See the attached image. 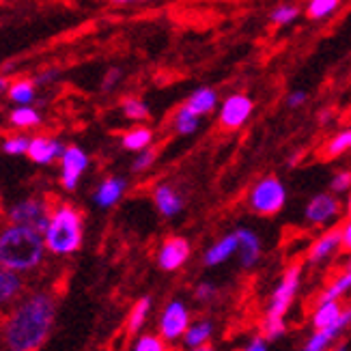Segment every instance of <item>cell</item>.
<instances>
[{"instance_id": "836d02e7", "label": "cell", "mask_w": 351, "mask_h": 351, "mask_svg": "<svg viewBox=\"0 0 351 351\" xmlns=\"http://www.w3.org/2000/svg\"><path fill=\"white\" fill-rule=\"evenodd\" d=\"M156 158H158V151L154 147H147V149L138 151V158L134 160L132 171L134 173H143V171L151 169V166H154V162H156Z\"/></svg>"}, {"instance_id": "d6a6232c", "label": "cell", "mask_w": 351, "mask_h": 351, "mask_svg": "<svg viewBox=\"0 0 351 351\" xmlns=\"http://www.w3.org/2000/svg\"><path fill=\"white\" fill-rule=\"evenodd\" d=\"M26 147H28V136H24V134L9 136V138H5V143H3V151L7 156H24Z\"/></svg>"}, {"instance_id": "60d3db41", "label": "cell", "mask_w": 351, "mask_h": 351, "mask_svg": "<svg viewBox=\"0 0 351 351\" xmlns=\"http://www.w3.org/2000/svg\"><path fill=\"white\" fill-rule=\"evenodd\" d=\"M306 99H308V95L304 93V90H295V93H291V95H289L287 104L291 106V108H300V106H304V104H306Z\"/></svg>"}, {"instance_id": "4316f807", "label": "cell", "mask_w": 351, "mask_h": 351, "mask_svg": "<svg viewBox=\"0 0 351 351\" xmlns=\"http://www.w3.org/2000/svg\"><path fill=\"white\" fill-rule=\"evenodd\" d=\"M343 5V0H308L306 15L311 20H326L334 15Z\"/></svg>"}, {"instance_id": "ab89813d", "label": "cell", "mask_w": 351, "mask_h": 351, "mask_svg": "<svg viewBox=\"0 0 351 351\" xmlns=\"http://www.w3.org/2000/svg\"><path fill=\"white\" fill-rule=\"evenodd\" d=\"M243 349H246V351H267L269 349V341L263 337V334H258V337L250 339L248 345L243 347Z\"/></svg>"}, {"instance_id": "277c9868", "label": "cell", "mask_w": 351, "mask_h": 351, "mask_svg": "<svg viewBox=\"0 0 351 351\" xmlns=\"http://www.w3.org/2000/svg\"><path fill=\"white\" fill-rule=\"evenodd\" d=\"M300 282H302V265H291L285 274L280 282L274 289V293L267 304V313H265V322H263V337L271 343L278 341L287 326H285V317L291 308V304L300 291Z\"/></svg>"}, {"instance_id": "f35d334b", "label": "cell", "mask_w": 351, "mask_h": 351, "mask_svg": "<svg viewBox=\"0 0 351 351\" xmlns=\"http://www.w3.org/2000/svg\"><path fill=\"white\" fill-rule=\"evenodd\" d=\"M56 78H58V69H45V71L37 73V78H35L33 82H35V86H48V84H52Z\"/></svg>"}, {"instance_id": "8d00e7d4", "label": "cell", "mask_w": 351, "mask_h": 351, "mask_svg": "<svg viewBox=\"0 0 351 351\" xmlns=\"http://www.w3.org/2000/svg\"><path fill=\"white\" fill-rule=\"evenodd\" d=\"M121 78H123V71H121L119 67H112V69H108L106 71V75H104V80H101V90H112L119 82H121Z\"/></svg>"}, {"instance_id": "ac0fdd59", "label": "cell", "mask_w": 351, "mask_h": 351, "mask_svg": "<svg viewBox=\"0 0 351 351\" xmlns=\"http://www.w3.org/2000/svg\"><path fill=\"white\" fill-rule=\"evenodd\" d=\"M24 291V280L22 274H15L7 269L5 265H0V306L15 302Z\"/></svg>"}, {"instance_id": "7402d4cb", "label": "cell", "mask_w": 351, "mask_h": 351, "mask_svg": "<svg viewBox=\"0 0 351 351\" xmlns=\"http://www.w3.org/2000/svg\"><path fill=\"white\" fill-rule=\"evenodd\" d=\"M121 145H123V149L138 154V151L154 145V132H151L149 128H145V125H138V128H134V130L123 134Z\"/></svg>"}, {"instance_id": "7a4b0ae2", "label": "cell", "mask_w": 351, "mask_h": 351, "mask_svg": "<svg viewBox=\"0 0 351 351\" xmlns=\"http://www.w3.org/2000/svg\"><path fill=\"white\" fill-rule=\"evenodd\" d=\"M43 237L35 228L9 222V226L0 231V265L7 269L28 274L43 263Z\"/></svg>"}, {"instance_id": "9c48e42d", "label": "cell", "mask_w": 351, "mask_h": 351, "mask_svg": "<svg viewBox=\"0 0 351 351\" xmlns=\"http://www.w3.org/2000/svg\"><path fill=\"white\" fill-rule=\"evenodd\" d=\"M190 326V311L181 300H173L166 304L160 317V337L166 343H177L181 341L183 332Z\"/></svg>"}, {"instance_id": "7c38bea8", "label": "cell", "mask_w": 351, "mask_h": 351, "mask_svg": "<svg viewBox=\"0 0 351 351\" xmlns=\"http://www.w3.org/2000/svg\"><path fill=\"white\" fill-rule=\"evenodd\" d=\"M63 149L65 145L54 136H33V138H28L26 156L37 166H50L60 158Z\"/></svg>"}, {"instance_id": "d6986e66", "label": "cell", "mask_w": 351, "mask_h": 351, "mask_svg": "<svg viewBox=\"0 0 351 351\" xmlns=\"http://www.w3.org/2000/svg\"><path fill=\"white\" fill-rule=\"evenodd\" d=\"M233 254H237V237H235V233L224 235L222 239H218L216 243H213V246L205 252L203 261L209 267H216V265L226 263Z\"/></svg>"}, {"instance_id": "5b68a950", "label": "cell", "mask_w": 351, "mask_h": 351, "mask_svg": "<svg viewBox=\"0 0 351 351\" xmlns=\"http://www.w3.org/2000/svg\"><path fill=\"white\" fill-rule=\"evenodd\" d=\"M248 203L258 216H274L282 211L287 203V188L278 177H265L252 188Z\"/></svg>"}, {"instance_id": "2e32d148", "label": "cell", "mask_w": 351, "mask_h": 351, "mask_svg": "<svg viewBox=\"0 0 351 351\" xmlns=\"http://www.w3.org/2000/svg\"><path fill=\"white\" fill-rule=\"evenodd\" d=\"M341 250V228H332V231L324 233L319 237L308 252V263L311 265H322L330 256H334Z\"/></svg>"}, {"instance_id": "ffe728a7", "label": "cell", "mask_w": 351, "mask_h": 351, "mask_svg": "<svg viewBox=\"0 0 351 351\" xmlns=\"http://www.w3.org/2000/svg\"><path fill=\"white\" fill-rule=\"evenodd\" d=\"M186 108L196 117H205V114H209V112H213L218 108V93L213 88H209V86L196 88L194 93L188 97Z\"/></svg>"}, {"instance_id": "4fadbf2b", "label": "cell", "mask_w": 351, "mask_h": 351, "mask_svg": "<svg viewBox=\"0 0 351 351\" xmlns=\"http://www.w3.org/2000/svg\"><path fill=\"white\" fill-rule=\"evenodd\" d=\"M341 203L334 194H317L306 205V220L311 224H328L339 216Z\"/></svg>"}, {"instance_id": "83f0119b", "label": "cell", "mask_w": 351, "mask_h": 351, "mask_svg": "<svg viewBox=\"0 0 351 351\" xmlns=\"http://www.w3.org/2000/svg\"><path fill=\"white\" fill-rule=\"evenodd\" d=\"M198 128H201V117L192 114L186 108V106H181V108L177 110V114H175V130H177V134L190 136V134L198 132Z\"/></svg>"}, {"instance_id": "d4e9b609", "label": "cell", "mask_w": 351, "mask_h": 351, "mask_svg": "<svg viewBox=\"0 0 351 351\" xmlns=\"http://www.w3.org/2000/svg\"><path fill=\"white\" fill-rule=\"evenodd\" d=\"M9 123L18 130H33L41 123V114L35 108H30V104L15 106L9 114Z\"/></svg>"}, {"instance_id": "3957f363", "label": "cell", "mask_w": 351, "mask_h": 351, "mask_svg": "<svg viewBox=\"0 0 351 351\" xmlns=\"http://www.w3.org/2000/svg\"><path fill=\"white\" fill-rule=\"evenodd\" d=\"M45 252L56 256H69L78 252L84 237L82 213L69 203H60L52 209L50 220L41 231Z\"/></svg>"}, {"instance_id": "b9f144b4", "label": "cell", "mask_w": 351, "mask_h": 351, "mask_svg": "<svg viewBox=\"0 0 351 351\" xmlns=\"http://www.w3.org/2000/svg\"><path fill=\"white\" fill-rule=\"evenodd\" d=\"M341 228V250H349L351 248V224H343Z\"/></svg>"}, {"instance_id": "4dcf8cb0", "label": "cell", "mask_w": 351, "mask_h": 351, "mask_svg": "<svg viewBox=\"0 0 351 351\" xmlns=\"http://www.w3.org/2000/svg\"><path fill=\"white\" fill-rule=\"evenodd\" d=\"M298 15H300V9L295 5H280L269 13V20L276 26H287V24L295 22Z\"/></svg>"}, {"instance_id": "603a6c76", "label": "cell", "mask_w": 351, "mask_h": 351, "mask_svg": "<svg viewBox=\"0 0 351 351\" xmlns=\"http://www.w3.org/2000/svg\"><path fill=\"white\" fill-rule=\"evenodd\" d=\"M349 287H351V269L347 267V269H343L339 276L324 289L322 293H319L317 304L319 302H337V300H341L349 291Z\"/></svg>"}, {"instance_id": "d590c367", "label": "cell", "mask_w": 351, "mask_h": 351, "mask_svg": "<svg viewBox=\"0 0 351 351\" xmlns=\"http://www.w3.org/2000/svg\"><path fill=\"white\" fill-rule=\"evenodd\" d=\"M349 186H351V173H349V171H341V173H337V175H334V179H332V183H330L332 192H337V194L347 192V190H349Z\"/></svg>"}, {"instance_id": "e0dca14e", "label": "cell", "mask_w": 351, "mask_h": 351, "mask_svg": "<svg viewBox=\"0 0 351 351\" xmlns=\"http://www.w3.org/2000/svg\"><path fill=\"white\" fill-rule=\"evenodd\" d=\"M154 201H156V207L164 218H175L183 209L181 194L173 186H169V183H162V186H158L154 190Z\"/></svg>"}, {"instance_id": "8fae6325", "label": "cell", "mask_w": 351, "mask_h": 351, "mask_svg": "<svg viewBox=\"0 0 351 351\" xmlns=\"http://www.w3.org/2000/svg\"><path fill=\"white\" fill-rule=\"evenodd\" d=\"M192 254V246L186 237H169L158 252V265L164 271H177L188 263V258Z\"/></svg>"}, {"instance_id": "8992f818", "label": "cell", "mask_w": 351, "mask_h": 351, "mask_svg": "<svg viewBox=\"0 0 351 351\" xmlns=\"http://www.w3.org/2000/svg\"><path fill=\"white\" fill-rule=\"evenodd\" d=\"M349 322H351V311L343 306L341 300H337V302H319L315 306L313 326H315V330H322L332 343L345 332Z\"/></svg>"}, {"instance_id": "f546056e", "label": "cell", "mask_w": 351, "mask_h": 351, "mask_svg": "<svg viewBox=\"0 0 351 351\" xmlns=\"http://www.w3.org/2000/svg\"><path fill=\"white\" fill-rule=\"evenodd\" d=\"M121 108H123V114L130 121H145V119H149V106L141 97H125L123 104H121Z\"/></svg>"}, {"instance_id": "9a60e30c", "label": "cell", "mask_w": 351, "mask_h": 351, "mask_svg": "<svg viewBox=\"0 0 351 351\" xmlns=\"http://www.w3.org/2000/svg\"><path fill=\"white\" fill-rule=\"evenodd\" d=\"M235 237L241 267H254L258 258H261V239L250 228H239V231H235Z\"/></svg>"}, {"instance_id": "74e56055", "label": "cell", "mask_w": 351, "mask_h": 351, "mask_svg": "<svg viewBox=\"0 0 351 351\" xmlns=\"http://www.w3.org/2000/svg\"><path fill=\"white\" fill-rule=\"evenodd\" d=\"M216 293H218V289H216V285H211V282H201V285H196V289H194L196 300H201V302L211 300Z\"/></svg>"}, {"instance_id": "ee69618b", "label": "cell", "mask_w": 351, "mask_h": 351, "mask_svg": "<svg viewBox=\"0 0 351 351\" xmlns=\"http://www.w3.org/2000/svg\"><path fill=\"white\" fill-rule=\"evenodd\" d=\"M7 86H9V80H7V78H3V75H0V95L7 93Z\"/></svg>"}, {"instance_id": "ba28073f", "label": "cell", "mask_w": 351, "mask_h": 351, "mask_svg": "<svg viewBox=\"0 0 351 351\" xmlns=\"http://www.w3.org/2000/svg\"><path fill=\"white\" fill-rule=\"evenodd\" d=\"M60 183H63V188L67 192H73L78 188V183L84 175V171L88 169V154L78 147V145H69L63 149V154H60Z\"/></svg>"}, {"instance_id": "1f68e13d", "label": "cell", "mask_w": 351, "mask_h": 351, "mask_svg": "<svg viewBox=\"0 0 351 351\" xmlns=\"http://www.w3.org/2000/svg\"><path fill=\"white\" fill-rule=\"evenodd\" d=\"M134 351H164L166 349V341L162 337H156V334H143L134 341Z\"/></svg>"}, {"instance_id": "484cf974", "label": "cell", "mask_w": 351, "mask_h": 351, "mask_svg": "<svg viewBox=\"0 0 351 351\" xmlns=\"http://www.w3.org/2000/svg\"><path fill=\"white\" fill-rule=\"evenodd\" d=\"M151 306H154L151 298H141L138 302L134 304V308L128 315V334H138L143 330L147 317L151 313Z\"/></svg>"}, {"instance_id": "44dd1931", "label": "cell", "mask_w": 351, "mask_h": 351, "mask_svg": "<svg viewBox=\"0 0 351 351\" xmlns=\"http://www.w3.org/2000/svg\"><path fill=\"white\" fill-rule=\"evenodd\" d=\"M213 334V326L211 322H196V324H190L188 330L183 332V345L188 349H211L207 347L209 345V339Z\"/></svg>"}, {"instance_id": "7bdbcfd3", "label": "cell", "mask_w": 351, "mask_h": 351, "mask_svg": "<svg viewBox=\"0 0 351 351\" xmlns=\"http://www.w3.org/2000/svg\"><path fill=\"white\" fill-rule=\"evenodd\" d=\"M328 119H332V112H330V110H324L322 114H319V123L326 125V123H328Z\"/></svg>"}, {"instance_id": "e575fe53", "label": "cell", "mask_w": 351, "mask_h": 351, "mask_svg": "<svg viewBox=\"0 0 351 351\" xmlns=\"http://www.w3.org/2000/svg\"><path fill=\"white\" fill-rule=\"evenodd\" d=\"M332 345V341L326 337V334L322 330H315L313 337L306 341V345H304V351H324Z\"/></svg>"}, {"instance_id": "cb8c5ba5", "label": "cell", "mask_w": 351, "mask_h": 351, "mask_svg": "<svg viewBox=\"0 0 351 351\" xmlns=\"http://www.w3.org/2000/svg\"><path fill=\"white\" fill-rule=\"evenodd\" d=\"M7 95L13 104L18 106H26V104H33L35 101V95H37V86L33 80H15V82H9L7 86Z\"/></svg>"}, {"instance_id": "f6af8a7d", "label": "cell", "mask_w": 351, "mask_h": 351, "mask_svg": "<svg viewBox=\"0 0 351 351\" xmlns=\"http://www.w3.org/2000/svg\"><path fill=\"white\" fill-rule=\"evenodd\" d=\"M114 5H132V3H147V0H112Z\"/></svg>"}, {"instance_id": "f1b7e54d", "label": "cell", "mask_w": 351, "mask_h": 351, "mask_svg": "<svg viewBox=\"0 0 351 351\" xmlns=\"http://www.w3.org/2000/svg\"><path fill=\"white\" fill-rule=\"evenodd\" d=\"M351 147V130H341L326 145V158H341Z\"/></svg>"}, {"instance_id": "30bf717a", "label": "cell", "mask_w": 351, "mask_h": 351, "mask_svg": "<svg viewBox=\"0 0 351 351\" xmlns=\"http://www.w3.org/2000/svg\"><path fill=\"white\" fill-rule=\"evenodd\" d=\"M252 110H254V101L248 95L235 93L231 97H226L224 104L220 106V123L226 130H237L252 117Z\"/></svg>"}, {"instance_id": "52a82bcc", "label": "cell", "mask_w": 351, "mask_h": 351, "mask_svg": "<svg viewBox=\"0 0 351 351\" xmlns=\"http://www.w3.org/2000/svg\"><path fill=\"white\" fill-rule=\"evenodd\" d=\"M50 213H52V205L45 201L41 196H28L22 198L20 203H15L9 209V222L13 224H22L28 228H35V231H43L45 224L50 220Z\"/></svg>"}, {"instance_id": "5bb4252c", "label": "cell", "mask_w": 351, "mask_h": 351, "mask_svg": "<svg viewBox=\"0 0 351 351\" xmlns=\"http://www.w3.org/2000/svg\"><path fill=\"white\" fill-rule=\"evenodd\" d=\"M128 190V181L123 177H106L99 186L93 192V201L95 205H99L101 209L114 207L121 198L125 196Z\"/></svg>"}, {"instance_id": "6da1fadb", "label": "cell", "mask_w": 351, "mask_h": 351, "mask_svg": "<svg viewBox=\"0 0 351 351\" xmlns=\"http://www.w3.org/2000/svg\"><path fill=\"white\" fill-rule=\"evenodd\" d=\"M56 302L50 293H30L15 304L3 326V341L11 351H37L50 339Z\"/></svg>"}]
</instances>
